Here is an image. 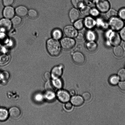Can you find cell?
<instances>
[{
  "instance_id": "83f0119b",
  "label": "cell",
  "mask_w": 125,
  "mask_h": 125,
  "mask_svg": "<svg viewBox=\"0 0 125 125\" xmlns=\"http://www.w3.org/2000/svg\"><path fill=\"white\" fill-rule=\"evenodd\" d=\"M73 6L76 8H81L83 5L84 0H71Z\"/></svg>"
},
{
  "instance_id": "74e56055",
  "label": "cell",
  "mask_w": 125,
  "mask_h": 125,
  "mask_svg": "<svg viewBox=\"0 0 125 125\" xmlns=\"http://www.w3.org/2000/svg\"><path fill=\"white\" fill-rule=\"evenodd\" d=\"M119 35L121 39L125 41V27L121 29Z\"/></svg>"
},
{
  "instance_id": "277c9868",
  "label": "cell",
  "mask_w": 125,
  "mask_h": 125,
  "mask_svg": "<svg viewBox=\"0 0 125 125\" xmlns=\"http://www.w3.org/2000/svg\"><path fill=\"white\" fill-rule=\"evenodd\" d=\"M96 6L99 12L102 13H106L110 9V3L107 0H97Z\"/></svg>"
},
{
  "instance_id": "1f68e13d",
  "label": "cell",
  "mask_w": 125,
  "mask_h": 125,
  "mask_svg": "<svg viewBox=\"0 0 125 125\" xmlns=\"http://www.w3.org/2000/svg\"><path fill=\"white\" fill-rule=\"evenodd\" d=\"M82 97L84 100L86 102H88L91 100V96L89 93L85 92L83 94Z\"/></svg>"
},
{
  "instance_id": "d590c367",
  "label": "cell",
  "mask_w": 125,
  "mask_h": 125,
  "mask_svg": "<svg viewBox=\"0 0 125 125\" xmlns=\"http://www.w3.org/2000/svg\"><path fill=\"white\" fill-rule=\"evenodd\" d=\"M14 1V0H2L3 4L5 7L11 6Z\"/></svg>"
},
{
  "instance_id": "d6986e66",
  "label": "cell",
  "mask_w": 125,
  "mask_h": 125,
  "mask_svg": "<svg viewBox=\"0 0 125 125\" xmlns=\"http://www.w3.org/2000/svg\"><path fill=\"white\" fill-rule=\"evenodd\" d=\"M87 50L90 52L95 51L97 47V45L95 41H87L85 45Z\"/></svg>"
},
{
  "instance_id": "8fae6325",
  "label": "cell",
  "mask_w": 125,
  "mask_h": 125,
  "mask_svg": "<svg viewBox=\"0 0 125 125\" xmlns=\"http://www.w3.org/2000/svg\"><path fill=\"white\" fill-rule=\"evenodd\" d=\"M15 14V9L11 6L5 7L3 11V15L4 18L11 19Z\"/></svg>"
},
{
  "instance_id": "3957f363",
  "label": "cell",
  "mask_w": 125,
  "mask_h": 125,
  "mask_svg": "<svg viewBox=\"0 0 125 125\" xmlns=\"http://www.w3.org/2000/svg\"><path fill=\"white\" fill-rule=\"evenodd\" d=\"M109 24L113 30L118 31L124 27V23L123 20L117 17L110 19Z\"/></svg>"
},
{
  "instance_id": "ab89813d",
  "label": "cell",
  "mask_w": 125,
  "mask_h": 125,
  "mask_svg": "<svg viewBox=\"0 0 125 125\" xmlns=\"http://www.w3.org/2000/svg\"><path fill=\"white\" fill-rule=\"evenodd\" d=\"M44 77L46 80H49L51 77V73L48 72H46L44 73Z\"/></svg>"
},
{
  "instance_id": "603a6c76",
  "label": "cell",
  "mask_w": 125,
  "mask_h": 125,
  "mask_svg": "<svg viewBox=\"0 0 125 125\" xmlns=\"http://www.w3.org/2000/svg\"><path fill=\"white\" fill-rule=\"evenodd\" d=\"M45 88L46 91L53 92L55 90V87L52 81H48L45 84Z\"/></svg>"
},
{
  "instance_id": "e575fe53",
  "label": "cell",
  "mask_w": 125,
  "mask_h": 125,
  "mask_svg": "<svg viewBox=\"0 0 125 125\" xmlns=\"http://www.w3.org/2000/svg\"><path fill=\"white\" fill-rule=\"evenodd\" d=\"M58 79H54L52 81L55 87L60 88L62 87V83L61 81Z\"/></svg>"
},
{
  "instance_id": "b9f144b4",
  "label": "cell",
  "mask_w": 125,
  "mask_h": 125,
  "mask_svg": "<svg viewBox=\"0 0 125 125\" xmlns=\"http://www.w3.org/2000/svg\"><path fill=\"white\" fill-rule=\"evenodd\" d=\"M84 37V36L82 33H78L76 38L78 40L81 41L83 39Z\"/></svg>"
},
{
  "instance_id": "ee69618b",
  "label": "cell",
  "mask_w": 125,
  "mask_h": 125,
  "mask_svg": "<svg viewBox=\"0 0 125 125\" xmlns=\"http://www.w3.org/2000/svg\"><path fill=\"white\" fill-rule=\"evenodd\" d=\"M69 94L71 95L74 96L75 94V92L74 90H72L70 91Z\"/></svg>"
},
{
  "instance_id": "60d3db41",
  "label": "cell",
  "mask_w": 125,
  "mask_h": 125,
  "mask_svg": "<svg viewBox=\"0 0 125 125\" xmlns=\"http://www.w3.org/2000/svg\"><path fill=\"white\" fill-rule=\"evenodd\" d=\"M72 104L71 103L69 102H67L66 103L65 105V108L68 110H71L72 107Z\"/></svg>"
},
{
  "instance_id": "4fadbf2b",
  "label": "cell",
  "mask_w": 125,
  "mask_h": 125,
  "mask_svg": "<svg viewBox=\"0 0 125 125\" xmlns=\"http://www.w3.org/2000/svg\"><path fill=\"white\" fill-rule=\"evenodd\" d=\"M84 26L89 30H92L95 26L96 22L92 18L87 17L84 19Z\"/></svg>"
},
{
  "instance_id": "f6af8a7d",
  "label": "cell",
  "mask_w": 125,
  "mask_h": 125,
  "mask_svg": "<svg viewBox=\"0 0 125 125\" xmlns=\"http://www.w3.org/2000/svg\"><path fill=\"white\" fill-rule=\"evenodd\" d=\"M124 47L125 49V43H124Z\"/></svg>"
},
{
  "instance_id": "836d02e7",
  "label": "cell",
  "mask_w": 125,
  "mask_h": 125,
  "mask_svg": "<svg viewBox=\"0 0 125 125\" xmlns=\"http://www.w3.org/2000/svg\"><path fill=\"white\" fill-rule=\"evenodd\" d=\"M119 18L122 20H125V8L120 9L118 12Z\"/></svg>"
},
{
  "instance_id": "f35d334b",
  "label": "cell",
  "mask_w": 125,
  "mask_h": 125,
  "mask_svg": "<svg viewBox=\"0 0 125 125\" xmlns=\"http://www.w3.org/2000/svg\"><path fill=\"white\" fill-rule=\"evenodd\" d=\"M119 86L122 90L125 92V81H123L119 82Z\"/></svg>"
},
{
  "instance_id": "d6a6232c",
  "label": "cell",
  "mask_w": 125,
  "mask_h": 125,
  "mask_svg": "<svg viewBox=\"0 0 125 125\" xmlns=\"http://www.w3.org/2000/svg\"><path fill=\"white\" fill-rule=\"evenodd\" d=\"M45 96V97L48 100H50L53 99L54 96L55 95L53 92L46 91Z\"/></svg>"
},
{
  "instance_id": "f546056e",
  "label": "cell",
  "mask_w": 125,
  "mask_h": 125,
  "mask_svg": "<svg viewBox=\"0 0 125 125\" xmlns=\"http://www.w3.org/2000/svg\"><path fill=\"white\" fill-rule=\"evenodd\" d=\"M10 74L7 72L4 71L0 73V80L3 82L7 81L10 78Z\"/></svg>"
},
{
  "instance_id": "5bb4252c",
  "label": "cell",
  "mask_w": 125,
  "mask_h": 125,
  "mask_svg": "<svg viewBox=\"0 0 125 125\" xmlns=\"http://www.w3.org/2000/svg\"><path fill=\"white\" fill-rule=\"evenodd\" d=\"M69 16L71 22L73 23L79 19L80 13L76 8H73L70 11Z\"/></svg>"
},
{
  "instance_id": "d4e9b609",
  "label": "cell",
  "mask_w": 125,
  "mask_h": 125,
  "mask_svg": "<svg viewBox=\"0 0 125 125\" xmlns=\"http://www.w3.org/2000/svg\"><path fill=\"white\" fill-rule=\"evenodd\" d=\"M106 13L107 16L110 19L117 17L118 15V12L113 9H110Z\"/></svg>"
},
{
  "instance_id": "30bf717a",
  "label": "cell",
  "mask_w": 125,
  "mask_h": 125,
  "mask_svg": "<svg viewBox=\"0 0 125 125\" xmlns=\"http://www.w3.org/2000/svg\"><path fill=\"white\" fill-rule=\"evenodd\" d=\"M58 99L61 102L66 103L70 99V94L67 91L63 90L59 91L57 94Z\"/></svg>"
},
{
  "instance_id": "cb8c5ba5",
  "label": "cell",
  "mask_w": 125,
  "mask_h": 125,
  "mask_svg": "<svg viewBox=\"0 0 125 125\" xmlns=\"http://www.w3.org/2000/svg\"><path fill=\"white\" fill-rule=\"evenodd\" d=\"M11 19L12 25L15 26H19L22 22L21 18L17 15L15 16Z\"/></svg>"
},
{
  "instance_id": "44dd1931",
  "label": "cell",
  "mask_w": 125,
  "mask_h": 125,
  "mask_svg": "<svg viewBox=\"0 0 125 125\" xmlns=\"http://www.w3.org/2000/svg\"><path fill=\"white\" fill-rule=\"evenodd\" d=\"M73 26L77 30L82 29L84 26V19H78L73 22Z\"/></svg>"
},
{
  "instance_id": "7bdbcfd3",
  "label": "cell",
  "mask_w": 125,
  "mask_h": 125,
  "mask_svg": "<svg viewBox=\"0 0 125 125\" xmlns=\"http://www.w3.org/2000/svg\"><path fill=\"white\" fill-rule=\"evenodd\" d=\"M36 99L38 101H40L42 99L43 96L40 94H38L35 96Z\"/></svg>"
},
{
  "instance_id": "7402d4cb",
  "label": "cell",
  "mask_w": 125,
  "mask_h": 125,
  "mask_svg": "<svg viewBox=\"0 0 125 125\" xmlns=\"http://www.w3.org/2000/svg\"><path fill=\"white\" fill-rule=\"evenodd\" d=\"M9 113L6 109L0 108V121H4L7 118Z\"/></svg>"
},
{
  "instance_id": "7a4b0ae2",
  "label": "cell",
  "mask_w": 125,
  "mask_h": 125,
  "mask_svg": "<svg viewBox=\"0 0 125 125\" xmlns=\"http://www.w3.org/2000/svg\"><path fill=\"white\" fill-rule=\"evenodd\" d=\"M60 43L62 48L65 50H69L74 47L76 42L73 38L66 37L62 38Z\"/></svg>"
},
{
  "instance_id": "5b68a950",
  "label": "cell",
  "mask_w": 125,
  "mask_h": 125,
  "mask_svg": "<svg viewBox=\"0 0 125 125\" xmlns=\"http://www.w3.org/2000/svg\"><path fill=\"white\" fill-rule=\"evenodd\" d=\"M63 31L66 37L73 38H76L78 33V30L73 26L71 25L64 27Z\"/></svg>"
},
{
  "instance_id": "ffe728a7",
  "label": "cell",
  "mask_w": 125,
  "mask_h": 125,
  "mask_svg": "<svg viewBox=\"0 0 125 125\" xmlns=\"http://www.w3.org/2000/svg\"><path fill=\"white\" fill-rule=\"evenodd\" d=\"M113 52L115 55L118 57H122L124 54L123 48L119 45L115 46L113 50Z\"/></svg>"
},
{
  "instance_id": "ac0fdd59",
  "label": "cell",
  "mask_w": 125,
  "mask_h": 125,
  "mask_svg": "<svg viewBox=\"0 0 125 125\" xmlns=\"http://www.w3.org/2000/svg\"><path fill=\"white\" fill-rule=\"evenodd\" d=\"M85 37L87 41H95L96 38V35L94 31L88 30L86 31Z\"/></svg>"
},
{
  "instance_id": "8992f818",
  "label": "cell",
  "mask_w": 125,
  "mask_h": 125,
  "mask_svg": "<svg viewBox=\"0 0 125 125\" xmlns=\"http://www.w3.org/2000/svg\"><path fill=\"white\" fill-rule=\"evenodd\" d=\"M72 59L74 62L77 64H82L85 61V58L83 54L79 51H75L72 55Z\"/></svg>"
},
{
  "instance_id": "7c38bea8",
  "label": "cell",
  "mask_w": 125,
  "mask_h": 125,
  "mask_svg": "<svg viewBox=\"0 0 125 125\" xmlns=\"http://www.w3.org/2000/svg\"><path fill=\"white\" fill-rule=\"evenodd\" d=\"M28 11L27 8L23 5L18 6L15 9V14L21 18L26 16L27 15Z\"/></svg>"
},
{
  "instance_id": "e0dca14e",
  "label": "cell",
  "mask_w": 125,
  "mask_h": 125,
  "mask_svg": "<svg viewBox=\"0 0 125 125\" xmlns=\"http://www.w3.org/2000/svg\"><path fill=\"white\" fill-rule=\"evenodd\" d=\"M63 35L62 31L59 28H57L54 29L52 32V38L58 41L62 39Z\"/></svg>"
},
{
  "instance_id": "2e32d148",
  "label": "cell",
  "mask_w": 125,
  "mask_h": 125,
  "mask_svg": "<svg viewBox=\"0 0 125 125\" xmlns=\"http://www.w3.org/2000/svg\"><path fill=\"white\" fill-rule=\"evenodd\" d=\"M71 102L74 105L78 106L83 104L84 102V100L82 97L80 96H73L71 99Z\"/></svg>"
},
{
  "instance_id": "4316f807",
  "label": "cell",
  "mask_w": 125,
  "mask_h": 125,
  "mask_svg": "<svg viewBox=\"0 0 125 125\" xmlns=\"http://www.w3.org/2000/svg\"><path fill=\"white\" fill-rule=\"evenodd\" d=\"M119 80V78L118 76L116 75H113L110 77L109 81L111 84L115 85L118 83Z\"/></svg>"
},
{
  "instance_id": "f1b7e54d",
  "label": "cell",
  "mask_w": 125,
  "mask_h": 125,
  "mask_svg": "<svg viewBox=\"0 0 125 125\" xmlns=\"http://www.w3.org/2000/svg\"><path fill=\"white\" fill-rule=\"evenodd\" d=\"M27 15L31 19H34L38 16L37 11L33 9H31L28 10Z\"/></svg>"
},
{
  "instance_id": "8d00e7d4",
  "label": "cell",
  "mask_w": 125,
  "mask_h": 125,
  "mask_svg": "<svg viewBox=\"0 0 125 125\" xmlns=\"http://www.w3.org/2000/svg\"><path fill=\"white\" fill-rule=\"evenodd\" d=\"M99 11L97 9L93 8L91 9L90 14L94 16H96L99 15Z\"/></svg>"
},
{
  "instance_id": "ba28073f",
  "label": "cell",
  "mask_w": 125,
  "mask_h": 125,
  "mask_svg": "<svg viewBox=\"0 0 125 125\" xmlns=\"http://www.w3.org/2000/svg\"><path fill=\"white\" fill-rule=\"evenodd\" d=\"M64 66L60 64L54 67L51 73V77L54 79H58L61 77L62 73Z\"/></svg>"
},
{
  "instance_id": "9a60e30c",
  "label": "cell",
  "mask_w": 125,
  "mask_h": 125,
  "mask_svg": "<svg viewBox=\"0 0 125 125\" xmlns=\"http://www.w3.org/2000/svg\"><path fill=\"white\" fill-rule=\"evenodd\" d=\"M9 114L11 118L13 119H17L20 116L21 111L20 109L15 106L11 107L9 110Z\"/></svg>"
},
{
  "instance_id": "484cf974",
  "label": "cell",
  "mask_w": 125,
  "mask_h": 125,
  "mask_svg": "<svg viewBox=\"0 0 125 125\" xmlns=\"http://www.w3.org/2000/svg\"><path fill=\"white\" fill-rule=\"evenodd\" d=\"M81 8L80 12L83 15L87 16L90 14L91 9L89 7L86 6H83Z\"/></svg>"
},
{
  "instance_id": "6da1fadb",
  "label": "cell",
  "mask_w": 125,
  "mask_h": 125,
  "mask_svg": "<svg viewBox=\"0 0 125 125\" xmlns=\"http://www.w3.org/2000/svg\"><path fill=\"white\" fill-rule=\"evenodd\" d=\"M47 51L49 54L53 56H57L60 54L62 47L60 42L52 38L48 40L46 43Z\"/></svg>"
},
{
  "instance_id": "4dcf8cb0",
  "label": "cell",
  "mask_w": 125,
  "mask_h": 125,
  "mask_svg": "<svg viewBox=\"0 0 125 125\" xmlns=\"http://www.w3.org/2000/svg\"><path fill=\"white\" fill-rule=\"evenodd\" d=\"M118 74L119 79L123 81L125 80V69L122 68L119 70Z\"/></svg>"
},
{
  "instance_id": "9c48e42d",
  "label": "cell",
  "mask_w": 125,
  "mask_h": 125,
  "mask_svg": "<svg viewBox=\"0 0 125 125\" xmlns=\"http://www.w3.org/2000/svg\"><path fill=\"white\" fill-rule=\"evenodd\" d=\"M10 19L4 18L0 20V30L2 32H7L11 28L12 25Z\"/></svg>"
},
{
  "instance_id": "52a82bcc",
  "label": "cell",
  "mask_w": 125,
  "mask_h": 125,
  "mask_svg": "<svg viewBox=\"0 0 125 125\" xmlns=\"http://www.w3.org/2000/svg\"><path fill=\"white\" fill-rule=\"evenodd\" d=\"M109 35V40L111 44L114 46L119 45L121 41L120 35L114 31L111 32Z\"/></svg>"
}]
</instances>
